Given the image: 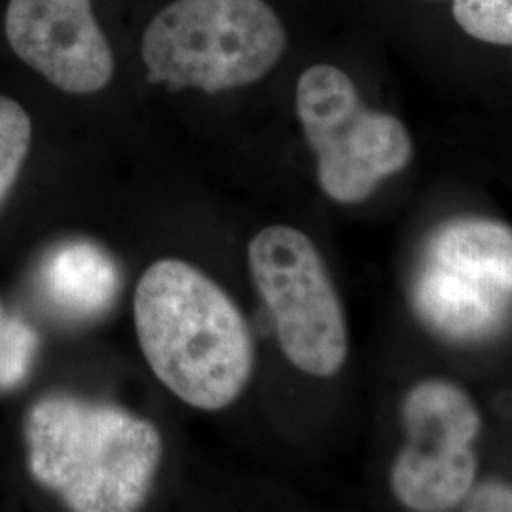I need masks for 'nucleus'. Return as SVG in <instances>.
<instances>
[{"label": "nucleus", "mask_w": 512, "mask_h": 512, "mask_svg": "<svg viewBox=\"0 0 512 512\" xmlns=\"http://www.w3.org/2000/svg\"><path fill=\"white\" fill-rule=\"evenodd\" d=\"M31 118L18 101L0 95V203L18 179L31 147Z\"/></svg>", "instance_id": "obj_10"}, {"label": "nucleus", "mask_w": 512, "mask_h": 512, "mask_svg": "<svg viewBox=\"0 0 512 512\" xmlns=\"http://www.w3.org/2000/svg\"><path fill=\"white\" fill-rule=\"evenodd\" d=\"M406 444L391 467V488L406 509L452 511L476 480L475 442L482 420L473 399L456 384L425 380L403 401Z\"/></svg>", "instance_id": "obj_7"}, {"label": "nucleus", "mask_w": 512, "mask_h": 512, "mask_svg": "<svg viewBox=\"0 0 512 512\" xmlns=\"http://www.w3.org/2000/svg\"><path fill=\"white\" fill-rule=\"evenodd\" d=\"M296 110L317 154L319 183L336 202H363L410 164L412 141L403 122L366 109L348 74L332 65L300 76Z\"/></svg>", "instance_id": "obj_5"}, {"label": "nucleus", "mask_w": 512, "mask_h": 512, "mask_svg": "<svg viewBox=\"0 0 512 512\" xmlns=\"http://www.w3.org/2000/svg\"><path fill=\"white\" fill-rule=\"evenodd\" d=\"M25 435L35 478L78 512L135 511L162 458L150 421L73 397L35 404Z\"/></svg>", "instance_id": "obj_2"}, {"label": "nucleus", "mask_w": 512, "mask_h": 512, "mask_svg": "<svg viewBox=\"0 0 512 512\" xmlns=\"http://www.w3.org/2000/svg\"><path fill=\"white\" fill-rule=\"evenodd\" d=\"M412 304L450 342L495 336L512 313V228L478 217L444 222L425 245Z\"/></svg>", "instance_id": "obj_4"}, {"label": "nucleus", "mask_w": 512, "mask_h": 512, "mask_svg": "<svg viewBox=\"0 0 512 512\" xmlns=\"http://www.w3.org/2000/svg\"><path fill=\"white\" fill-rule=\"evenodd\" d=\"M465 511L512 512V486L499 480L480 484L465 497Z\"/></svg>", "instance_id": "obj_13"}, {"label": "nucleus", "mask_w": 512, "mask_h": 512, "mask_svg": "<svg viewBox=\"0 0 512 512\" xmlns=\"http://www.w3.org/2000/svg\"><path fill=\"white\" fill-rule=\"evenodd\" d=\"M44 285L55 306L73 315L105 310L118 291V272L109 256L88 243H69L44 268Z\"/></svg>", "instance_id": "obj_9"}, {"label": "nucleus", "mask_w": 512, "mask_h": 512, "mask_svg": "<svg viewBox=\"0 0 512 512\" xmlns=\"http://www.w3.org/2000/svg\"><path fill=\"white\" fill-rule=\"evenodd\" d=\"M285 42L264 0H177L150 21L143 59L150 82L217 93L266 76Z\"/></svg>", "instance_id": "obj_3"}, {"label": "nucleus", "mask_w": 512, "mask_h": 512, "mask_svg": "<svg viewBox=\"0 0 512 512\" xmlns=\"http://www.w3.org/2000/svg\"><path fill=\"white\" fill-rule=\"evenodd\" d=\"M35 351V332L0 308V389L14 387L25 378Z\"/></svg>", "instance_id": "obj_12"}, {"label": "nucleus", "mask_w": 512, "mask_h": 512, "mask_svg": "<svg viewBox=\"0 0 512 512\" xmlns=\"http://www.w3.org/2000/svg\"><path fill=\"white\" fill-rule=\"evenodd\" d=\"M249 268L287 359L310 376L338 374L348 359V327L311 239L291 226H270L251 241Z\"/></svg>", "instance_id": "obj_6"}, {"label": "nucleus", "mask_w": 512, "mask_h": 512, "mask_svg": "<svg viewBox=\"0 0 512 512\" xmlns=\"http://www.w3.org/2000/svg\"><path fill=\"white\" fill-rule=\"evenodd\" d=\"M135 329L156 378L200 410L234 403L253 374L251 332L232 298L177 258L154 262L135 289Z\"/></svg>", "instance_id": "obj_1"}, {"label": "nucleus", "mask_w": 512, "mask_h": 512, "mask_svg": "<svg viewBox=\"0 0 512 512\" xmlns=\"http://www.w3.org/2000/svg\"><path fill=\"white\" fill-rule=\"evenodd\" d=\"M454 18L469 37L512 46V0H454Z\"/></svg>", "instance_id": "obj_11"}, {"label": "nucleus", "mask_w": 512, "mask_h": 512, "mask_svg": "<svg viewBox=\"0 0 512 512\" xmlns=\"http://www.w3.org/2000/svg\"><path fill=\"white\" fill-rule=\"evenodd\" d=\"M4 25L19 59L55 88L88 95L109 84L114 59L92 0H10Z\"/></svg>", "instance_id": "obj_8"}]
</instances>
